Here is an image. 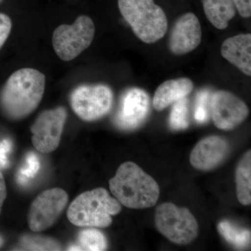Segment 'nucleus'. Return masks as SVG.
<instances>
[{"label":"nucleus","mask_w":251,"mask_h":251,"mask_svg":"<svg viewBox=\"0 0 251 251\" xmlns=\"http://www.w3.org/2000/svg\"><path fill=\"white\" fill-rule=\"evenodd\" d=\"M46 77L31 68L14 72L0 92V107L10 119L21 120L39 105L45 92Z\"/></svg>","instance_id":"f257e3e1"},{"label":"nucleus","mask_w":251,"mask_h":251,"mask_svg":"<svg viewBox=\"0 0 251 251\" xmlns=\"http://www.w3.org/2000/svg\"><path fill=\"white\" fill-rule=\"evenodd\" d=\"M109 185L119 202L130 209L151 207L159 198L156 181L133 162L122 163Z\"/></svg>","instance_id":"f03ea898"},{"label":"nucleus","mask_w":251,"mask_h":251,"mask_svg":"<svg viewBox=\"0 0 251 251\" xmlns=\"http://www.w3.org/2000/svg\"><path fill=\"white\" fill-rule=\"evenodd\" d=\"M122 206L103 188L86 191L77 196L69 206L67 218L74 226L85 227H107L112 224V216L117 215Z\"/></svg>","instance_id":"7ed1b4c3"},{"label":"nucleus","mask_w":251,"mask_h":251,"mask_svg":"<svg viewBox=\"0 0 251 251\" xmlns=\"http://www.w3.org/2000/svg\"><path fill=\"white\" fill-rule=\"evenodd\" d=\"M118 6L135 36L145 44L156 43L166 34V15L153 0H118Z\"/></svg>","instance_id":"20e7f679"},{"label":"nucleus","mask_w":251,"mask_h":251,"mask_svg":"<svg viewBox=\"0 0 251 251\" xmlns=\"http://www.w3.org/2000/svg\"><path fill=\"white\" fill-rule=\"evenodd\" d=\"M155 224L160 233L179 245L190 244L197 237L198 225L191 211L173 203H163L157 207Z\"/></svg>","instance_id":"39448f33"},{"label":"nucleus","mask_w":251,"mask_h":251,"mask_svg":"<svg viewBox=\"0 0 251 251\" xmlns=\"http://www.w3.org/2000/svg\"><path fill=\"white\" fill-rule=\"evenodd\" d=\"M95 26L89 16H81L72 25H61L52 34L56 54L64 62L76 58L93 41Z\"/></svg>","instance_id":"423d86ee"},{"label":"nucleus","mask_w":251,"mask_h":251,"mask_svg":"<svg viewBox=\"0 0 251 251\" xmlns=\"http://www.w3.org/2000/svg\"><path fill=\"white\" fill-rule=\"evenodd\" d=\"M113 94L103 85H82L71 96L73 110L86 122H93L106 115L111 110Z\"/></svg>","instance_id":"0eeeda50"},{"label":"nucleus","mask_w":251,"mask_h":251,"mask_svg":"<svg viewBox=\"0 0 251 251\" xmlns=\"http://www.w3.org/2000/svg\"><path fill=\"white\" fill-rule=\"evenodd\" d=\"M69 197L62 188H54L41 193L31 203L27 216L29 228L42 232L52 227L67 205Z\"/></svg>","instance_id":"6e6552de"},{"label":"nucleus","mask_w":251,"mask_h":251,"mask_svg":"<svg viewBox=\"0 0 251 251\" xmlns=\"http://www.w3.org/2000/svg\"><path fill=\"white\" fill-rule=\"evenodd\" d=\"M67 118L63 107L45 110L38 116L31 132L33 145L39 152L51 153L58 148Z\"/></svg>","instance_id":"1a4fd4ad"},{"label":"nucleus","mask_w":251,"mask_h":251,"mask_svg":"<svg viewBox=\"0 0 251 251\" xmlns=\"http://www.w3.org/2000/svg\"><path fill=\"white\" fill-rule=\"evenodd\" d=\"M209 107L213 122L219 129H234L249 115L246 103L227 91L219 90L213 94Z\"/></svg>","instance_id":"9d476101"},{"label":"nucleus","mask_w":251,"mask_h":251,"mask_svg":"<svg viewBox=\"0 0 251 251\" xmlns=\"http://www.w3.org/2000/svg\"><path fill=\"white\" fill-rule=\"evenodd\" d=\"M150 110V98L140 88H130L122 94L114 123L122 130L138 128L145 121Z\"/></svg>","instance_id":"9b49d317"},{"label":"nucleus","mask_w":251,"mask_h":251,"mask_svg":"<svg viewBox=\"0 0 251 251\" xmlns=\"http://www.w3.org/2000/svg\"><path fill=\"white\" fill-rule=\"evenodd\" d=\"M202 36V27L197 16L186 13L173 25L168 44L170 50L176 55L189 53L201 44Z\"/></svg>","instance_id":"f8f14e48"},{"label":"nucleus","mask_w":251,"mask_h":251,"mask_svg":"<svg viewBox=\"0 0 251 251\" xmlns=\"http://www.w3.org/2000/svg\"><path fill=\"white\" fill-rule=\"evenodd\" d=\"M229 152V145L219 136L206 137L193 148L190 162L195 168L209 171L219 166Z\"/></svg>","instance_id":"ddd939ff"},{"label":"nucleus","mask_w":251,"mask_h":251,"mask_svg":"<svg viewBox=\"0 0 251 251\" xmlns=\"http://www.w3.org/2000/svg\"><path fill=\"white\" fill-rule=\"evenodd\" d=\"M221 54L248 76L251 75V34H238L226 39Z\"/></svg>","instance_id":"4468645a"},{"label":"nucleus","mask_w":251,"mask_h":251,"mask_svg":"<svg viewBox=\"0 0 251 251\" xmlns=\"http://www.w3.org/2000/svg\"><path fill=\"white\" fill-rule=\"evenodd\" d=\"M193 89V82L187 77L165 81L155 92L153 108L161 111L180 99L186 98Z\"/></svg>","instance_id":"2eb2a0df"},{"label":"nucleus","mask_w":251,"mask_h":251,"mask_svg":"<svg viewBox=\"0 0 251 251\" xmlns=\"http://www.w3.org/2000/svg\"><path fill=\"white\" fill-rule=\"evenodd\" d=\"M202 4L206 18L217 29H226L235 16L233 0H202Z\"/></svg>","instance_id":"dca6fc26"},{"label":"nucleus","mask_w":251,"mask_h":251,"mask_svg":"<svg viewBox=\"0 0 251 251\" xmlns=\"http://www.w3.org/2000/svg\"><path fill=\"white\" fill-rule=\"evenodd\" d=\"M236 184L238 201L243 205L251 203V152L243 157L236 171Z\"/></svg>","instance_id":"f3484780"},{"label":"nucleus","mask_w":251,"mask_h":251,"mask_svg":"<svg viewBox=\"0 0 251 251\" xmlns=\"http://www.w3.org/2000/svg\"><path fill=\"white\" fill-rule=\"evenodd\" d=\"M218 230L227 242L234 247L244 248L250 244V230L237 227L229 221L220 222L218 225Z\"/></svg>","instance_id":"a211bd4d"},{"label":"nucleus","mask_w":251,"mask_h":251,"mask_svg":"<svg viewBox=\"0 0 251 251\" xmlns=\"http://www.w3.org/2000/svg\"><path fill=\"white\" fill-rule=\"evenodd\" d=\"M82 251H101L108 248L105 235L97 229L89 228L80 231L77 237Z\"/></svg>","instance_id":"6ab92c4d"},{"label":"nucleus","mask_w":251,"mask_h":251,"mask_svg":"<svg viewBox=\"0 0 251 251\" xmlns=\"http://www.w3.org/2000/svg\"><path fill=\"white\" fill-rule=\"evenodd\" d=\"M189 125L188 122V102L186 98L175 102L170 115V126L172 129H186Z\"/></svg>","instance_id":"aec40b11"},{"label":"nucleus","mask_w":251,"mask_h":251,"mask_svg":"<svg viewBox=\"0 0 251 251\" xmlns=\"http://www.w3.org/2000/svg\"><path fill=\"white\" fill-rule=\"evenodd\" d=\"M41 165L39 158L34 152H29L26 156L24 166L18 173V181L20 184H27L29 179H32L39 173Z\"/></svg>","instance_id":"412c9836"},{"label":"nucleus","mask_w":251,"mask_h":251,"mask_svg":"<svg viewBox=\"0 0 251 251\" xmlns=\"http://www.w3.org/2000/svg\"><path fill=\"white\" fill-rule=\"evenodd\" d=\"M23 248L31 251H59L60 246L51 239L37 236H25L22 239Z\"/></svg>","instance_id":"4be33fe9"},{"label":"nucleus","mask_w":251,"mask_h":251,"mask_svg":"<svg viewBox=\"0 0 251 251\" xmlns=\"http://www.w3.org/2000/svg\"><path fill=\"white\" fill-rule=\"evenodd\" d=\"M209 94L206 91H202L198 94L195 110V119L199 123H204L207 121L209 116Z\"/></svg>","instance_id":"5701e85b"},{"label":"nucleus","mask_w":251,"mask_h":251,"mask_svg":"<svg viewBox=\"0 0 251 251\" xmlns=\"http://www.w3.org/2000/svg\"><path fill=\"white\" fill-rule=\"evenodd\" d=\"M12 28V22L7 15L0 13V49L7 40Z\"/></svg>","instance_id":"b1692460"},{"label":"nucleus","mask_w":251,"mask_h":251,"mask_svg":"<svg viewBox=\"0 0 251 251\" xmlns=\"http://www.w3.org/2000/svg\"><path fill=\"white\" fill-rule=\"evenodd\" d=\"M12 142L5 139L0 143V168H6L9 166V155L12 150Z\"/></svg>","instance_id":"393cba45"},{"label":"nucleus","mask_w":251,"mask_h":251,"mask_svg":"<svg viewBox=\"0 0 251 251\" xmlns=\"http://www.w3.org/2000/svg\"><path fill=\"white\" fill-rule=\"evenodd\" d=\"M234 6L243 18L251 16V0H233Z\"/></svg>","instance_id":"a878e982"},{"label":"nucleus","mask_w":251,"mask_h":251,"mask_svg":"<svg viewBox=\"0 0 251 251\" xmlns=\"http://www.w3.org/2000/svg\"><path fill=\"white\" fill-rule=\"evenodd\" d=\"M6 198V184H5L4 176H3L2 174L0 173V213H1V207H2L3 204H4Z\"/></svg>","instance_id":"bb28decb"},{"label":"nucleus","mask_w":251,"mask_h":251,"mask_svg":"<svg viewBox=\"0 0 251 251\" xmlns=\"http://www.w3.org/2000/svg\"><path fill=\"white\" fill-rule=\"evenodd\" d=\"M69 251H82L80 247H77V246H72L68 249Z\"/></svg>","instance_id":"cd10ccee"},{"label":"nucleus","mask_w":251,"mask_h":251,"mask_svg":"<svg viewBox=\"0 0 251 251\" xmlns=\"http://www.w3.org/2000/svg\"><path fill=\"white\" fill-rule=\"evenodd\" d=\"M3 244H4V240H3L2 237L0 236V247L3 245Z\"/></svg>","instance_id":"c85d7f7f"},{"label":"nucleus","mask_w":251,"mask_h":251,"mask_svg":"<svg viewBox=\"0 0 251 251\" xmlns=\"http://www.w3.org/2000/svg\"><path fill=\"white\" fill-rule=\"evenodd\" d=\"M2 1V0H0V2H1Z\"/></svg>","instance_id":"c756f323"}]
</instances>
